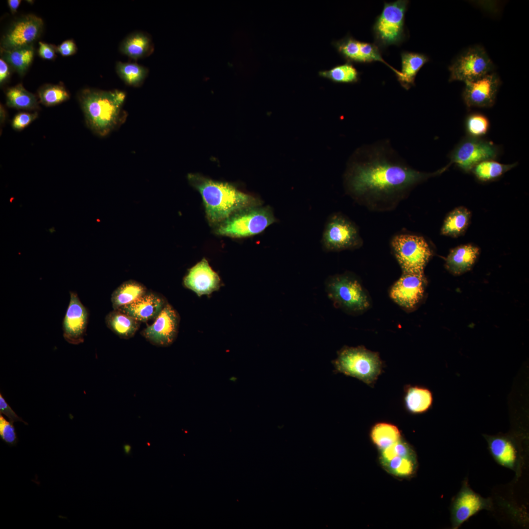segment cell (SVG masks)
Wrapping results in <instances>:
<instances>
[{
    "instance_id": "obj_1",
    "label": "cell",
    "mask_w": 529,
    "mask_h": 529,
    "mask_svg": "<svg viewBox=\"0 0 529 529\" xmlns=\"http://www.w3.org/2000/svg\"><path fill=\"white\" fill-rule=\"evenodd\" d=\"M444 171L417 170L409 166L388 141L359 148L351 158L345 175L348 192L370 209H393L417 185Z\"/></svg>"
},
{
    "instance_id": "obj_2",
    "label": "cell",
    "mask_w": 529,
    "mask_h": 529,
    "mask_svg": "<svg viewBox=\"0 0 529 529\" xmlns=\"http://www.w3.org/2000/svg\"><path fill=\"white\" fill-rule=\"evenodd\" d=\"M188 179L200 193L207 218L212 224L221 223L239 211L261 205L258 199L227 182L195 173L189 174Z\"/></svg>"
},
{
    "instance_id": "obj_3",
    "label": "cell",
    "mask_w": 529,
    "mask_h": 529,
    "mask_svg": "<svg viewBox=\"0 0 529 529\" xmlns=\"http://www.w3.org/2000/svg\"><path fill=\"white\" fill-rule=\"evenodd\" d=\"M125 98V93L118 90H82L79 101L87 127L101 137L120 127L127 117V113L123 108Z\"/></svg>"
},
{
    "instance_id": "obj_4",
    "label": "cell",
    "mask_w": 529,
    "mask_h": 529,
    "mask_svg": "<svg viewBox=\"0 0 529 529\" xmlns=\"http://www.w3.org/2000/svg\"><path fill=\"white\" fill-rule=\"evenodd\" d=\"M336 370L373 385L381 374L382 362L379 354L362 346H345L333 361Z\"/></svg>"
},
{
    "instance_id": "obj_5",
    "label": "cell",
    "mask_w": 529,
    "mask_h": 529,
    "mask_svg": "<svg viewBox=\"0 0 529 529\" xmlns=\"http://www.w3.org/2000/svg\"><path fill=\"white\" fill-rule=\"evenodd\" d=\"M325 289L334 306L347 313H360L369 307L367 293L359 281L351 274L330 277L326 281Z\"/></svg>"
},
{
    "instance_id": "obj_6",
    "label": "cell",
    "mask_w": 529,
    "mask_h": 529,
    "mask_svg": "<svg viewBox=\"0 0 529 529\" xmlns=\"http://www.w3.org/2000/svg\"><path fill=\"white\" fill-rule=\"evenodd\" d=\"M276 218L269 207H251L239 211L221 222L217 234L241 238L258 234L275 222Z\"/></svg>"
},
{
    "instance_id": "obj_7",
    "label": "cell",
    "mask_w": 529,
    "mask_h": 529,
    "mask_svg": "<svg viewBox=\"0 0 529 529\" xmlns=\"http://www.w3.org/2000/svg\"><path fill=\"white\" fill-rule=\"evenodd\" d=\"M409 1L398 0L385 2L381 14L377 18L373 32L378 44L383 47L399 45L404 39L405 13Z\"/></svg>"
},
{
    "instance_id": "obj_8",
    "label": "cell",
    "mask_w": 529,
    "mask_h": 529,
    "mask_svg": "<svg viewBox=\"0 0 529 529\" xmlns=\"http://www.w3.org/2000/svg\"><path fill=\"white\" fill-rule=\"evenodd\" d=\"M391 246L403 271L424 272L432 255L424 238L409 234L397 235L392 239Z\"/></svg>"
},
{
    "instance_id": "obj_9",
    "label": "cell",
    "mask_w": 529,
    "mask_h": 529,
    "mask_svg": "<svg viewBox=\"0 0 529 529\" xmlns=\"http://www.w3.org/2000/svg\"><path fill=\"white\" fill-rule=\"evenodd\" d=\"M321 242L325 250L335 252L358 248L362 240L352 221L340 213H335L327 220Z\"/></svg>"
},
{
    "instance_id": "obj_10",
    "label": "cell",
    "mask_w": 529,
    "mask_h": 529,
    "mask_svg": "<svg viewBox=\"0 0 529 529\" xmlns=\"http://www.w3.org/2000/svg\"><path fill=\"white\" fill-rule=\"evenodd\" d=\"M495 65L481 46L469 48L461 53L449 67V81L464 83L476 80L493 72Z\"/></svg>"
},
{
    "instance_id": "obj_11",
    "label": "cell",
    "mask_w": 529,
    "mask_h": 529,
    "mask_svg": "<svg viewBox=\"0 0 529 529\" xmlns=\"http://www.w3.org/2000/svg\"><path fill=\"white\" fill-rule=\"evenodd\" d=\"M499 148L490 141L481 138L467 136L462 140L450 154L449 167L455 164L465 172H469L479 163L495 159Z\"/></svg>"
},
{
    "instance_id": "obj_12",
    "label": "cell",
    "mask_w": 529,
    "mask_h": 529,
    "mask_svg": "<svg viewBox=\"0 0 529 529\" xmlns=\"http://www.w3.org/2000/svg\"><path fill=\"white\" fill-rule=\"evenodd\" d=\"M492 508L491 499L484 498L474 492L469 486L467 479H465L451 504L452 528L458 529L464 522L481 510H491Z\"/></svg>"
},
{
    "instance_id": "obj_13",
    "label": "cell",
    "mask_w": 529,
    "mask_h": 529,
    "mask_svg": "<svg viewBox=\"0 0 529 529\" xmlns=\"http://www.w3.org/2000/svg\"><path fill=\"white\" fill-rule=\"evenodd\" d=\"M179 316L176 310L167 303L154 322L142 332V335L152 344L159 347L170 345L176 338Z\"/></svg>"
},
{
    "instance_id": "obj_14",
    "label": "cell",
    "mask_w": 529,
    "mask_h": 529,
    "mask_svg": "<svg viewBox=\"0 0 529 529\" xmlns=\"http://www.w3.org/2000/svg\"><path fill=\"white\" fill-rule=\"evenodd\" d=\"M425 284L424 272L403 271L401 277L392 287L390 296L402 308L412 310L422 299Z\"/></svg>"
},
{
    "instance_id": "obj_15",
    "label": "cell",
    "mask_w": 529,
    "mask_h": 529,
    "mask_svg": "<svg viewBox=\"0 0 529 529\" xmlns=\"http://www.w3.org/2000/svg\"><path fill=\"white\" fill-rule=\"evenodd\" d=\"M43 27L42 19L34 15L18 19L3 36L1 49L10 50L32 45L40 36Z\"/></svg>"
},
{
    "instance_id": "obj_16",
    "label": "cell",
    "mask_w": 529,
    "mask_h": 529,
    "mask_svg": "<svg viewBox=\"0 0 529 529\" xmlns=\"http://www.w3.org/2000/svg\"><path fill=\"white\" fill-rule=\"evenodd\" d=\"M401 439L381 450L380 460L389 473L396 476L406 477L414 472L417 461L412 449Z\"/></svg>"
},
{
    "instance_id": "obj_17",
    "label": "cell",
    "mask_w": 529,
    "mask_h": 529,
    "mask_svg": "<svg viewBox=\"0 0 529 529\" xmlns=\"http://www.w3.org/2000/svg\"><path fill=\"white\" fill-rule=\"evenodd\" d=\"M464 83L462 97L468 107L489 108L494 104L501 84L496 73L492 72L476 80Z\"/></svg>"
},
{
    "instance_id": "obj_18",
    "label": "cell",
    "mask_w": 529,
    "mask_h": 529,
    "mask_svg": "<svg viewBox=\"0 0 529 529\" xmlns=\"http://www.w3.org/2000/svg\"><path fill=\"white\" fill-rule=\"evenodd\" d=\"M70 300L63 320V337L69 343L77 345L84 341L88 312L75 292L70 291Z\"/></svg>"
},
{
    "instance_id": "obj_19",
    "label": "cell",
    "mask_w": 529,
    "mask_h": 529,
    "mask_svg": "<svg viewBox=\"0 0 529 529\" xmlns=\"http://www.w3.org/2000/svg\"><path fill=\"white\" fill-rule=\"evenodd\" d=\"M484 436L495 460L500 465L519 473L522 460L519 446L515 440L505 435Z\"/></svg>"
},
{
    "instance_id": "obj_20",
    "label": "cell",
    "mask_w": 529,
    "mask_h": 529,
    "mask_svg": "<svg viewBox=\"0 0 529 529\" xmlns=\"http://www.w3.org/2000/svg\"><path fill=\"white\" fill-rule=\"evenodd\" d=\"M220 281L217 274L213 271L208 261L203 259L189 270L184 279V284L200 296L217 290Z\"/></svg>"
},
{
    "instance_id": "obj_21",
    "label": "cell",
    "mask_w": 529,
    "mask_h": 529,
    "mask_svg": "<svg viewBox=\"0 0 529 529\" xmlns=\"http://www.w3.org/2000/svg\"><path fill=\"white\" fill-rule=\"evenodd\" d=\"M167 303L160 295L147 291L133 302L121 307L118 310L139 322H145L155 319Z\"/></svg>"
},
{
    "instance_id": "obj_22",
    "label": "cell",
    "mask_w": 529,
    "mask_h": 529,
    "mask_svg": "<svg viewBox=\"0 0 529 529\" xmlns=\"http://www.w3.org/2000/svg\"><path fill=\"white\" fill-rule=\"evenodd\" d=\"M480 250L478 247L467 244L452 249L446 259L445 266L452 274L456 275L469 270L475 263Z\"/></svg>"
},
{
    "instance_id": "obj_23",
    "label": "cell",
    "mask_w": 529,
    "mask_h": 529,
    "mask_svg": "<svg viewBox=\"0 0 529 529\" xmlns=\"http://www.w3.org/2000/svg\"><path fill=\"white\" fill-rule=\"evenodd\" d=\"M105 321L108 328L123 339L132 337L140 325V322L118 309L109 313Z\"/></svg>"
},
{
    "instance_id": "obj_24",
    "label": "cell",
    "mask_w": 529,
    "mask_h": 529,
    "mask_svg": "<svg viewBox=\"0 0 529 529\" xmlns=\"http://www.w3.org/2000/svg\"><path fill=\"white\" fill-rule=\"evenodd\" d=\"M401 60L402 75L398 77V80L408 90L415 85V78L418 72L429 61V58L424 54L404 51L401 53Z\"/></svg>"
},
{
    "instance_id": "obj_25",
    "label": "cell",
    "mask_w": 529,
    "mask_h": 529,
    "mask_svg": "<svg viewBox=\"0 0 529 529\" xmlns=\"http://www.w3.org/2000/svg\"><path fill=\"white\" fill-rule=\"evenodd\" d=\"M120 49L129 57L137 60L149 55L153 49L150 38L141 32L133 33L121 43Z\"/></svg>"
},
{
    "instance_id": "obj_26",
    "label": "cell",
    "mask_w": 529,
    "mask_h": 529,
    "mask_svg": "<svg viewBox=\"0 0 529 529\" xmlns=\"http://www.w3.org/2000/svg\"><path fill=\"white\" fill-rule=\"evenodd\" d=\"M433 397L428 388L419 386H409L404 396L405 406L410 413L420 414L426 412L432 407Z\"/></svg>"
},
{
    "instance_id": "obj_27",
    "label": "cell",
    "mask_w": 529,
    "mask_h": 529,
    "mask_svg": "<svg viewBox=\"0 0 529 529\" xmlns=\"http://www.w3.org/2000/svg\"><path fill=\"white\" fill-rule=\"evenodd\" d=\"M146 292L145 287L136 281L130 280L123 282L111 295L113 310L130 304Z\"/></svg>"
},
{
    "instance_id": "obj_28",
    "label": "cell",
    "mask_w": 529,
    "mask_h": 529,
    "mask_svg": "<svg viewBox=\"0 0 529 529\" xmlns=\"http://www.w3.org/2000/svg\"><path fill=\"white\" fill-rule=\"evenodd\" d=\"M470 216L471 213L466 208L455 209L446 217L441 229V234L452 237L461 235L467 228Z\"/></svg>"
},
{
    "instance_id": "obj_29",
    "label": "cell",
    "mask_w": 529,
    "mask_h": 529,
    "mask_svg": "<svg viewBox=\"0 0 529 529\" xmlns=\"http://www.w3.org/2000/svg\"><path fill=\"white\" fill-rule=\"evenodd\" d=\"M6 105L17 109L33 110L39 108L35 96L18 84L9 88L6 93Z\"/></svg>"
},
{
    "instance_id": "obj_30",
    "label": "cell",
    "mask_w": 529,
    "mask_h": 529,
    "mask_svg": "<svg viewBox=\"0 0 529 529\" xmlns=\"http://www.w3.org/2000/svg\"><path fill=\"white\" fill-rule=\"evenodd\" d=\"M2 58L20 74L28 69L33 59L34 49L32 45L10 50L1 49Z\"/></svg>"
},
{
    "instance_id": "obj_31",
    "label": "cell",
    "mask_w": 529,
    "mask_h": 529,
    "mask_svg": "<svg viewBox=\"0 0 529 529\" xmlns=\"http://www.w3.org/2000/svg\"><path fill=\"white\" fill-rule=\"evenodd\" d=\"M370 437L373 443L382 450L400 440L401 433L396 426L388 423L380 422L373 427Z\"/></svg>"
},
{
    "instance_id": "obj_32",
    "label": "cell",
    "mask_w": 529,
    "mask_h": 529,
    "mask_svg": "<svg viewBox=\"0 0 529 529\" xmlns=\"http://www.w3.org/2000/svg\"><path fill=\"white\" fill-rule=\"evenodd\" d=\"M516 163L503 164L494 159L483 161L476 165L472 171L476 177L481 181L495 180L514 168Z\"/></svg>"
},
{
    "instance_id": "obj_33",
    "label": "cell",
    "mask_w": 529,
    "mask_h": 529,
    "mask_svg": "<svg viewBox=\"0 0 529 529\" xmlns=\"http://www.w3.org/2000/svg\"><path fill=\"white\" fill-rule=\"evenodd\" d=\"M116 69L120 78L127 85L138 87L144 82L148 69L136 63L118 62Z\"/></svg>"
},
{
    "instance_id": "obj_34",
    "label": "cell",
    "mask_w": 529,
    "mask_h": 529,
    "mask_svg": "<svg viewBox=\"0 0 529 529\" xmlns=\"http://www.w3.org/2000/svg\"><path fill=\"white\" fill-rule=\"evenodd\" d=\"M319 75L338 83H356L359 79V73L351 63L334 67L329 70L321 71Z\"/></svg>"
},
{
    "instance_id": "obj_35",
    "label": "cell",
    "mask_w": 529,
    "mask_h": 529,
    "mask_svg": "<svg viewBox=\"0 0 529 529\" xmlns=\"http://www.w3.org/2000/svg\"><path fill=\"white\" fill-rule=\"evenodd\" d=\"M38 97L43 104L51 106L67 100L70 95L62 85H46L39 90Z\"/></svg>"
},
{
    "instance_id": "obj_36",
    "label": "cell",
    "mask_w": 529,
    "mask_h": 529,
    "mask_svg": "<svg viewBox=\"0 0 529 529\" xmlns=\"http://www.w3.org/2000/svg\"><path fill=\"white\" fill-rule=\"evenodd\" d=\"M337 51L348 61L363 63L361 41L348 36L334 42Z\"/></svg>"
},
{
    "instance_id": "obj_37",
    "label": "cell",
    "mask_w": 529,
    "mask_h": 529,
    "mask_svg": "<svg viewBox=\"0 0 529 529\" xmlns=\"http://www.w3.org/2000/svg\"><path fill=\"white\" fill-rule=\"evenodd\" d=\"M490 123L487 118L480 113H473L466 118L465 127L469 137L481 138L488 131Z\"/></svg>"
},
{
    "instance_id": "obj_38",
    "label": "cell",
    "mask_w": 529,
    "mask_h": 529,
    "mask_svg": "<svg viewBox=\"0 0 529 529\" xmlns=\"http://www.w3.org/2000/svg\"><path fill=\"white\" fill-rule=\"evenodd\" d=\"M0 437L7 444L14 445L18 442L15 428L10 421H8L0 414Z\"/></svg>"
},
{
    "instance_id": "obj_39",
    "label": "cell",
    "mask_w": 529,
    "mask_h": 529,
    "mask_svg": "<svg viewBox=\"0 0 529 529\" xmlns=\"http://www.w3.org/2000/svg\"><path fill=\"white\" fill-rule=\"evenodd\" d=\"M38 114L37 112L34 113L20 112L17 114L12 121V128L16 131H21L25 128L34 121Z\"/></svg>"
},
{
    "instance_id": "obj_40",
    "label": "cell",
    "mask_w": 529,
    "mask_h": 529,
    "mask_svg": "<svg viewBox=\"0 0 529 529\" xmlns=\"http://www.w3.org/2000/svg\"><path fill=\"white\" fill-rule=\"evenodd\" d=\"M0 414H3L6 415L9 421L13 424L15 422L20 421L27 425V423L26 422L24 421L22 418L18 416L13 410L12 408L5 400L1 394H0Z\"/></svg>"
},
{
    "instance_id": "obj_41",
    "label": "cell",
    "mask_w": 529,
    "mask_h": 529,
    "mask_svg": "<svg viewBox=\"0 0 529 529\" xmlns=\"http://www.w3.org/2000/svg\"><path fill=\"white\" fill-rule=\"evenodd\" d=\"M38 53L41 57L47 60H52L55 56L57 50L54 46L42 42H39Z\"/></svg>"
},
{
    "instance_id": "obj_42",
    "label": "cell",
    "mask_w": 529,
    "mask_h": 529,
    "mask_svg": "<svg viewBox=\"0 0 529 529\" xmlns=\"http://www.w3.org/2000/svg\"><path fill=\"white\" fill-rule=\"evenodd\" d=\"M56 50L63 56H68L75 53L76 47L72 40L64 41L56 48Z\"/></svg>"
},
{
    "instance_id": "obj_43",
    "label": "cell",
    "mask_w": 529,
    "mask_h": 529,
    "mask_svg": "<svg viewBox=\"0 0 529 529\" xmlns=\"http://www.w3.org/2000/svg\"><path fill=\"white\" fill-rule=\"evenodd\" d=\"M10 75L8 64L2 58L0 59V84L2 85L8 79Z\"/></svg>"
},
{
    "instance_id": "obj_44",
    "label": "cell",
    "mask_w": 529,
    "mask_h": 529,
    "mask_svg": "<svg viewBox=\"0 0 529 529\" xmlns=\"http://www.w3.org/2000/svg\"><path fill=\"white\" fill-rule=\"evenodd\" d=\"M21 2V0H8L7 1L10 11L13 14H14L17 11Z\"/></svg>"
},
{
    "instance_id": "obj_45",
    "label": "cell",
    "mask_w": 529,
    "mask_h": 529,
    "mask_svg": "<svg viewBox=\"0 0 529 529\" xmlns=\"http://www.w3.org/2000/svg\"><path fill=\"white\" fill-rule=\"evenodd\" d=\"M6 111H5L3 106L2 105H1V104L0 105V124L1 125L3 124L4 123V122H5V121L6 120Z\"/></svg>"
},
{
    "instance_id": "obj_46",
    "label": "cell",
    "mask_w": 529,
    "mask_h": 529,
    "mask_svg": "<svg viewBox=\"0 0 529 529\" xmlns=\"http://www.w3.org/2000/svg\"><path fill=\"white\" fill-rule=\"evenodd\" d=\"M123 449L124 453L127 455H129L131 453V447L128 444H126L123 446Z\"/></svg>"
}]
</instances>
